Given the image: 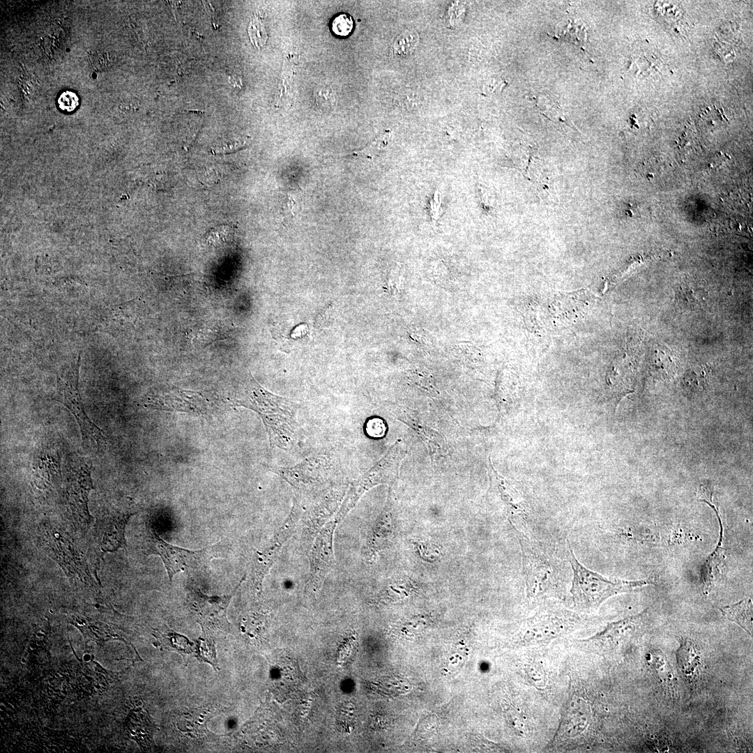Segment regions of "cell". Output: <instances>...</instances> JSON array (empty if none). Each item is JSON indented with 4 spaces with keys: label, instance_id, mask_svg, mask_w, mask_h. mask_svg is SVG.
Returning a JSON list of instances; mask_svg holds the SVG:
<instances>
[{
    "label": "cell",
    "instance_id": "11",
    "mask_svg": "<svg viewBox=\"0 0 753 753\" xmlns=\"http://www.w3.org/2000/svg\"><path fill=\"white\" fill-rule=\"evenodd\" d=\"M296 507L293 508L290 517L287 519L284 524L280 528L270 544L262 551L258 552L255 555L252 565L253 582L257 588H261L263 579L277 555L283 545L292 533L293 529L297 523L299 515Z\"/></svg>",
    "mask_w": 753,
    "mask_h": 753
},
{
    "label": "cell",
    "instance_id": "3",
    "mask_svg": "<svg viewBox=\"0 0 753 753\" xmlns=\"http://www.w3.org/2000/svg\"><path fill=\"white\" fill-rule=\"evenodd\" d=\"M567 556L572 570L570 592L575 607L581 611L597 609L604 601L614 595L655 584V580L652 578L639 580L606 578L581 564L569 543Z\"/></svg>",
    "mask_w": 753,
    "mask_h": 753
},
{
    "label": "cell",
    "instance_id": "15",
    "mask_svg": "<svg viewBox=\"0 0 753 753\" xmlns=\"http://www.w3.org/2000/svg\"><path fill=\"white\" fill-rule=\"evenodd\" d=\"M647 618L646 610L643 612L608 624L606 628L589 641L613 644L621 643L637 633Z\"/></svg>",
    "mask_w": 753,
    "mask_h": 753
},
{
    "label": "cell",
    "instance_id": "14",
    "mask_svg": "<svg viewBox=\"0 0 753 753\" xmlns=\"http://www.w3.org/2000/svg\"><path fill=\"white\" fill-rule=\"evenodd\" d=\"M146 406L155 409L205 413L207 402L202 395L195 392L176 389L169 394L149 397Z\"/></svg>",
    "mask_w": 753,
    "mask_h": 753
},
{
    "label": "cell",
    "instance_id": "27",
    "mask_svg": "<svg viewBox=\"0 0 753 753\" xmlns=\"http://www.w3.org/2000/svg\"><path fill=\"white\" fill-rule=\"evenodd\" d=\"M162 637L170 642L171 648H174L182 653H190L193 652V650H192V644L182 635L170 631L166 635L165 634H162Z\"/></svg>",
    "mask_w": 753,
    "mask_h": 753
},
{
    "label": "cell",
    "instance_id": "18",
    "mask_svg": "<svg viewBox=\"0 0 753 753\" xmlns=\"http://www.w3.org/2000/svg\"><path fill=\"white\" fill-rule=\"evenodd\" d=\"M677 660L683 676L688 681H692L700 665V657L690 641H685L681 644L677 654Z\"/></svg>",
    "mask_w": 753,
    "mask_h": 753
},
{
    "label": "cell",
    "instance_id": "4",
    "mask_svg": "<svg viewBox=\"0 0 753 753\" xmlns=\"http://www.w3.org/2000/svg\"><path fill=\"white\" fill-rule=\"evenodd\" d=\"M588 621L585 616L565 609L542 608L524 621L519 642L524 646L549 643L582 628Z\"/></svg>",
    "mask_w": 753,
    "mask_h": 753
},
{
    "label": "cell",
    "instance_id": "10",
    "mask_svg": "<svg viewBox=\"0 0 753 753\" xmlns=\"http://www.w3.org/2000/svg\"><path fill=\"white\" fill-rule=\"evenodd\" d=\"M43 540L48 547L52 558L63 567L65 572L72 577H77L82 583H91L87 567L82 562L81 558L76 554L73 546L63 538L56 536L52 531H47Z\"/></svg>",
    "mask_w": 753,
    "mask_h": 753
},
{
    "label": "cell",
    "instance_id": "1",
    "mask_svg": "<svg viewBox=\"0 0 753 753\" xmlns=\"http://www.w3.org/2000/svg\"><path fill=\"white\" fill-rule=\"evenodd\" d=\"M521 547L526 598L530 601L562 599L571 581L567 547L540 540L515 531Z\"/></svg>",
    "mask_w": 753,
    "mask_h": 753
},
{
    "label": "cell",
    "instance_id": "12",
    "mask_svg": "<svg viewBox=\"0 0 753 753\" xmlns=\"http://www.w3.org/2000/svg\"><path fill=\"white\" fill-rule=\"evenodd\" d=\"M337 523L335 519L328 524L320 532L313 545L309 581L313 587H317L323 582L333 563V535Z\"/></svg>",
    "mask_w": 753,
    "mask_h": 753
},
{
    "label": "cell",
    "instance_id": "20",
    "mask_svg": "<svg viewBox=\"0 0 753 753\" xmlns=\"http://www.w3.org/2000/svg\"><path fill=\"white\" fill-rule=\"evenodd\" d=\"M526 680L538 690H544L548 681L547 674L543 664L538 661L526 664L524 669Z\"/></svg>",
    "mask_w": 753,
    "mask_h": 753
},
{
    "label": "cell",
    "instance_id": "2",
    "mask_svg": "<svg viewBox=\"0 0 753 753\" xmlns=\"http://www.w3.org/2000/svg\"><path fill=\"white\" fill-rule=\"evenodd\" d=\"M231 402L234 406L251 409L261 417L271 445L285 450L293 445L296 427L295 403L269 392L251 374L245 396Z\"/></svg>",
    "mask_w": 753,
    "mask_h": 753
},
{
    "label": "cell",
    "instance_id": "13",
    "mask_svg": "<svg viewBox=\"0 0 753 753\" xmlns=\"http://www.w3.org/2000/svg\"><path fill=\"white\" fill-rule=\"evenodd\" d=\"M701 501L708 504L715 513L718 519L720 532L718 542L713 552L704 561L701 571V579L705 591L711 590L722 579L724 561V528L717 505L713 501V494L704 495Z\"/></svg>",
    "mask_w": 753,
    "mask_h": 753
},
{
    "label": "cell",
    "instance_id": "19",
    "mask_svg": "<svg viewBox=\"0 0 753 753\" xmlns=\"http://www.w3.org/2000/svg\"><path fill=\"white\" fill-rule=\"evenodd\" d=\"M704 288L694 287L691 286L680 287L676 289L677 300L678 303L685 308L692 309L697 305H701L705 301L706 291Z\"/></svg>",
    "mask_w": 753,
    "mask_h": 753
},
{
    "label": "cell",
    "instance_id": "30",
    "mask_svg": "<svg viewBox=\"0 0 753 753\" xmlns=\"http://www.w3.org/2000/svg\"><path fill=\"white\" fill-rule=\"evenodd\" d=\"M440 193L436 192L434 193L432 200L430 201V213L433 222H435L439 216V209L441 206Z\"/></svg>",
    "mask_w": 753,
    "mask_h": 753
},
{
    "label": "cell",
    "instance_id": "24",
    "mask_svg": "<svg viewBox=\"0 0 753 753\" xmlns=\"http://www.w3.org/2000/svg\"><path fill=\"white\" fill-rule=\"evenodd\" d=\"M505 711L508 722L512 729L519 736L525 735L526 733V723L521 710L509 705L507 706Z\"/></svg>",
    "mask_w": 753,
    "mask_h": 753
},
{
    "label": "cell",
    "instance_id": "23",
    "mask_svg": "<svg viewBox=\"0 0 753 753\" xmlns=\"http://www.w3.org/2000/svg\"><path fill=\"white\" fill-rule=\"evenodd\" d=\"M390 137V133L385 132L376 137L363 150L355 151L353 155L372 158L385 149L388 143Z\"/></svg>",
    "mask_w": 753,
    "mask_h": 753
},
{
    "label": "cell",
    "instance_id": "8",
    "mask_svg": "<svg viewBox=\"0 0 753 753\" xmlns=\"http://www.w3.org/2000/svg\"><path fill=\"white\" fill-rule=\"evenodd\" d=\"M243 580L244 578L230 595L208 596L199 589L190 591L188 595L190 608L204 632L221 631L228 628L227 608L234 593Z\"/></svg>",
    "mask_w": 753,
    "mask_h": 753
},
{
    "label": "cell",
    "instance_id": "29",
    "mask_svg": "<svg viewBox=\"0 0 753 753\" xmlns=\"http://www.w3.org/2000/svg\"><path fill=\"white\" fill-rule=\"evenodd\" d=\"M245 144V142L238 140L222 146L215 147L212 149V152L213 153H229L243 148Z\"/></svg>",
    "mask_w": 753,
    "mask_h": 753
},
{
    "label": "cell",
    "instance_id": "21",
    "mask_svg": "<svg viewBox=\"0 0 753 753\" xmlns=\"http://www.w3.org/2000/svg\"><path fill=\"white\" fill-rule=\"evenodd\" d=\"M648 663L656 671L657 674L663 681L673 680V674L670 671L667 660L662 653L657 651L654 655H650Z\"/></svg>",
    "mask_w": 753,
    "mask_h": 753
},
{
    "label": "cell",
    "instance_id": "7",
    "mask_svg": "<svg viewBox=\"0 0 753 753\" xmlns=\"http://www.w3.org/2000/svg\"><path fill=\"white\" fill-rule=\"evenodd\" d=\"M145 547L149 554L158 555L162 561L172 581L174 575L189 569L204 566L209 558L207 549L192 551L170 545L163 540L155 532L149 533L144 540Z\"/></svg>",
    "mask_w": 753,
    "mask_h": 753
},
{
    "label": "cell",
    "instance_id": "9",
    "mask_svg": "<svg viewBox=\"0 0 753 753\" xmlns=\"http://www.w3.org/2000/svg\"><path fill=\"white\" fill-rule=\"evenodd\" d=\"M132 515V512H109L97 519L94 538L101 552H114L126 547V526Z\"/></svg>",
    "mask_w": 753,
    "mask_h": 753
},
{
    "label": "cell",
    "instance_id": "26",
    "mask_svg": "<svg viewBox=\"0 0 753 753\" xmlns=\"http://www.w3.org/2000/svg\"><path fill=\"white\" fill-rule=\"evenodd\" d=\"M418 34L414 31L406 32L400 36L395 43L394 48L400 54L411 52L418 40Z\"/></svg>",
    "mask_w": 753,
    "mask_h": 753
},
{
    "label": "cell",
    "instance_id": "22",
    "mask_svg": "<svg viewBox=\"0 0 753 753\" xmlns=\"http://www.w3.org/2000/svg\"><path fill=\"white\" fill-rule=\"evenodd\" d=\"M248 34L250 41L257 48L265 45L267 40V33L264 24L256 15L250 22Z\"/></svg>",
    "mask_w": 753,
    "mask_h": 753
},
{
    "label": "cell",
    "instance_id": "28",
    "mask_svg": "<svg viewBox=\"0 0 753 753\" xmlns=\"http://www.w3.org/2000/svg\"><path fill=\"white\" fill-rule=\"evenodd\" d=\"M58 104L61 109L66 112L74 110L78 105V98L72 91L62 93L58 100Z\"/></svg>",
    "mask_w": 753,
    "mask_h": 753
},
{
    "label": "cell",
    "instance_id": "25",
    "mask_svg": "<svg viewBox=\"0 0 753 753\" xmlns=\"http://www.w3.org/2000/svg\"><path fill=\"white\" fill-rule=\"evenodd\" d=\"M353 21L348 14H340L332 21L331 29L333 33L339 36H347L353 30Z\"/></svg>",
    "mask_w": 753,
    "mask_h": 753
},
{
    "label": "cell",
    "instance_id": "5",
    "mask_svg": "<svg viewBox=\"0 0 753 753\" xmlns=\"http://www.w3.org/2000/svg\"><path fill=\"white\" fill-rule=\"evenodd\" d=\"M77 370L78 367L75 366L59 378L58 400L76 419L84 446L92 450H102L106 448V440L100 429L89 419L84 410L78 390Z\"/></svg>",
    "mask_w": 753,
    "mask_h": 753
},
{
    "label": "cell",
    "instance_id": "17",
    "mask_svg": "<svg viewBox=\"0 0 753 753\" xmlns=\"http://www.w3.org/2000/svg\"><path fill=\"white\" fill-rule=\"evenodd\" d=\"M727 619L736 623L752 635V602L750 598L720 608Z\"/></svg>",
    "mask_w": 753,
    "mask_h": 753
},
{
    "label": "cell",
    "instance_id": "6",
    "mask_svg": "<svg viewBox=\"0 0 753 753\" xmlns=\"http://www.w3.org/2000/svg\"><path fill=\"white\" fill-rule=\"evenodd\" d=\"M91 463L79 459L69 465L64 482V505L70 517L77 524L88 525L91 517L88 510V496L92 490Z\"/></svg>",
    "mask_w": 753,
    "mask_h": 753
},
{
    "label": "cell",
    "instance_id": "16",
    "mask_svg": "<svg viewBox=\"0 0 753 753\" xmlns=\"http://www.w3.org/2000/svg\"><path fill=\"white\" fill-rule=\"evenodd\" d=\"M561 732L562 736L576 737L586 729L588 724L589 710L584 701L572 696L568 703Z\"/></svg>",
    "mask_w": 753,
    "mask_h": 753
}]
</instances>
